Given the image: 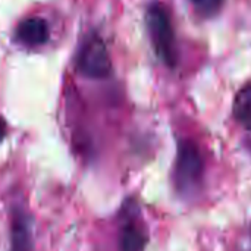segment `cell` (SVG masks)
Returning <instances> with one entry per match:
<instances>
[{"instance_id": "obj_8", "label": "cell", "mask_w": 251, "mask_h": 251, "mask_svg": "<svg viewBox=\"0 0 251 251\" xmlns=\"http://www.w3.org/2000/svg\"><path fill=\"white\" fill-rule=\"evenodd\" d=\"M190 1L194 6V9L204 18L216 16L225 4V0H190Z\"/></svg>"}, {"instance_id": "obj_7", "label": "cell", "mask_w": 251, "mask_h": 251, "mask_svg": "<svg viewBox=\"0 0 251 251\" xmlns=\"http://www.w3.org/2000/svg\"><path fill=\"white\" fill-rule=\"evenodd\" d=\"M234 116L243 128L251 131V82L246 84L237 93L234 100Z\"/></svg>"}, {"instance_id": "obj_3", "label": "cell", "mask_w": 251, "mask_h": 251, "mask_svg": "<svg viewBox=\"0 0 251 251\" xmlns=\"http://www.w3.org/2000/svg\"><path fill=\"white\" fill-rule=\"evenodd\" d=\"M78 71L91 79H103L112 71V62L104 41L99 35H90L81 46L76 59Z\"/></svg>"}, {"instance_id": "obj_6", "label": "cell", "mask_w": 251, "mask_h": 251, "mask_svg": "<svg viewBox=\"0 0 251 251\" xmlns=\"http://www.w3.org/2000/svg\"><path fill=\"white\" fill-rule=\"evenodd\" d=\"M147 246V235L144 229L134 221H128L121 228L119 251H144Z\"/></svg>"}, {"instance_id": "obj_9", "label": "cell", "mask_w": 251, "mask_h": 251, "mask_svg": "<svg viewBox=\"0 0 251 251\" xmlns=\"http://www.w3.org/2000/svg\"><path fill=\"white\" fill-rule=\"evenodd\" d=\"M4 132H6V126H4V122L0 119V140L4 137Z\"/></svg>"}, {"instance_id": "obj_4", "label": "cell", "mask_w": 251, "mask_h": 251, "mask_svg": "<svg viewBox=\"0 0 251 251\" xmlns=\"http://www.w3.org/2000/svg\"><path fill=\"white\" fill-rule=\"evenodd\" d=\"M32 250V222L22 207H15L10 218V251Z\"/></svg>"}, {"instance_id": "obj_2", "label": "cell", "mask_w": 251, "mask_h": 251, "mask_svg": "<svg viewBox=\"0 0 251 251\" xmlns=\"http://www.w3.org/2000/svg\"><path fill=\"white\" fill-rule=\"evenodd\" d=\"M204 163L199 147L190 141H181L176 154L174 171V182L179 194L193 196L199 191L203 182Z\"/></svg>"}, {"instance_id": "obj_1", "label": "cell", "mask_w": 251, "mask_h": 251, "mask_svg": "<svg viewBox=\"0 0 251 251\" xmlns=\"http://www.w3.org/2000/svg\"><path fill=\"white\" fill-rule=\"evenodd\" d=\"M146 22H147L150 41L153 44V49L157 57L166 66L175 68L178 62L176 40H175V31H174L166 7L159 1H153L147 7Z\"/></svg>"}, {"instance_id": "obj_5", "label": "cell", "mask_w": 251, "mask_h": 251, "mask_svg": "<svg viewBox=\"0 0 251 251\" xmlns=\"http://www.w3.org/2000/svg\"><path fill=\"white\" fill-rule=\"evenodd\" d=\"M16 40L26 47L43 46L49 38L47 22L40 16H28L22 19L16 28Z\"/></svg>"}]
</instances>
